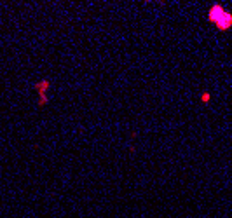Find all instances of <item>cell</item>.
<instances>
[{
  "instance_id": "cell-1",
  "label": "cell",
  "mask_w": 232,
  "mask_h": 218,
  "mask_svg": "<svg viewBox=\"0 0 232 218\" xmlns=\"http://www.w3.org/2000/svg\"><path fill=\"white\" fill-rule=\"evenodd\" d=\"M208 17H209V21H211L213 25H216L220 30H227V28L232 25V16L229 12H225L224 7L218 5V4H215L213 7L209 9Z\"/></svg>"
},
{
  "instance_id": "cell-2",
  "label": "cell",
  "mask_w": 232,
  "mask_h": 218,
  "mask_svg": "<svg viewBox=\"0 0 232 218\" xmlns=\"http://www.w3.org/2000/svg\"><path fill=\"white\" fill-rule=\"evenodd\" d=\"M49 87H51V80H42V82H37V84H35V91H37V94L40 96L39 107H44V105L49 103V98L45 96V92H47Z\"/></svg>"
},
{
  "instance_id": "cell-3",
  "label": "cell",
  "mask_w": 232,
  "mask_h": 218,
  "mask_svg": "<svg viewBox=\"0 0 232 218\" xmlns=\"http://www.w3.org/2000/svg\"><path fill=\"white\" fill-rule=\"evenodd\" d=\"M201 100L204 101V103H206V101H209V94H208V92H206V94H202V96H201Z\"/></svg>"
}]
</instances>
